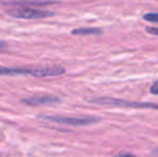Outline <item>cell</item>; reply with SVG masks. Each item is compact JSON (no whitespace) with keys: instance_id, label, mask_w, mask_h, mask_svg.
Instances as JSON below:
<instances>
[{"instance_id":"ba28073f","label":"cell","mask_w":158,"mask_h":157,"mask_svg":"<svg viewBox=\"0 0 158 157\" xmlns=\"http://www.w3.org/2000/svg\"><path fill=\"white\" fill-rule=\"evenodd\" d=\"M150 93L153 95H158V81L154 82L150 87Z\"/></svg>"},{"instance_id":"52a82bcc","label":"cell","mask_w":158,"mask_h":157,"mask_svg":"<svg viewBox=\"0 0 158 157\" xmlns=\"http://www.w3.org/2000/svg\"><path fill=\"white\" fill-rule=\"evenodd\" d=\"M144 21L148 22V23H156L158 24V12H152V13H146L142 16Z\"/></svg>"},{"instance_id":"9c48e42d","label":"cell","mask_w":158,"mask_h":157,"mask_svg":"<svg viewBox=\"0 0 158 157\" xmlns=\"http://www.w3.org/2000/svg\"><path fill=\"white\" fill-rule=\"evenodd\" d=\"M146 31L151 35H154V36H158V28L156 27H148L146 28Z\"/></svg>"},{"instance_id":"30bf717a","label":"cell","mask_w":158,"mask_h":157,"mask_svg":"<svg viewBox=\"0 0 158 157\" xmlns=\"http://www.w3.org/2000/svg\"><path fill=\"white\" fill-rule=\"evenodd\" d=\"M113 157H137V156L131 153H119V154H117V155H114Z\"/></svg>"},{"instance_id":"277c9868","label":"cell","mask_w":158,"mask_h":157,"mask_svg":"<svg viewBox=\"0 0 158 157\" xmlns=\"http://www.w3.org/2000/svg\"><path fill=\"white\" fill-rule=\"evenodd\" d=\"M42 118L54 123L64 124L70 126H86L98 122L97 118H68V116H41Z\"/></svg>"},{"instance_id":"5b68a950","label":"cell","mask_w":158,"mask_h":157,"mask_svg":"<svg viewBox=\"0 0 158 157\" xmlns=\"http://www.w3.org/2000/svg\"><path fill=\"white\" fill-rule=\"evenodd\" d=\"M22 102L27 105H54V103L60 102V98L57 96H52V95H41V96H32L28 98H24Z\"/></svg>"},{"instance_id":"8fae6325","label":"cell","mask_w":158,"mask_h":157,"mask_svg":"<svg viewBox=\"0 0 158 157\" xmlns=\"http://www.w3.org/2000/svg\"><path fill=\"white\" fill-rule=\"evenodd\" d=\"M8 48V45H6V42H2V41H0V51L4 50V48Z\"/></svg>"},{"instance_id":"6da1fadb","label":"cell","mask_w":158,"mask_h":157,"mask_svg":"<svg viewBox=\"0 0 158 157\" xmlns=\"http://www.w3.org/2000/svg\"><path fill=\"white\" fill-rule=\"evenodd\" d=\"M64 68L61 66H44L33 68L0 67V76H16V74H30L37 78L43 76H57L64 73Z\"/></svg>"},{"instance_id":"7c38bea8","label":"cell","mask_w":158,"mask_h":157,"mask_svg":"<svg viewBox=\"0 0 158 157\" xmlns=\"http://www.w3.org/2000/svg\"><path fill=\"white\" fill-rule=\"evenodd\" d=\"M156 152H157V153H158V151H156Z\"/></svg>"},{"instance_id":"8992f818","label":"cell","mask_w":158,"mask_h":157,"mask_svg":"<svg viewBox=\"0 0 158 157\" xmlns=\"http://www.w3.org/2000/svg\"><path fill=\"white\" fill-rule=\"evenodd\" d=\"M99 34H101V29L99 28H77V29L72 30V35H81V36Z\"/></svg>"},{"instance_id":"3957f363","label":"cell","mask_w":158,"mask_h":157,"mask_svg":"<svg viewBox=\"0 0 158 157\" xmlns=\"http://www.w3.org/2000/svg\"><path fill=\"white\" fill-rule=\"evenodd\" d=\"M10 16L15 17V19H44L54 15V13L51 11L39 10V9H32L27 6H19L16 8L10 9L6 11Z\"/></svg>"},{"instance_id":"7a4b0ae2","label":"cell","mask_w":158,"mask_h":157,"mask_svg":"<svg viewBox=\"0 0 158 157\" xmlns=\"http://www.w3.org/2000/svg\"><path fill=\"white\" fill-rule=\"evenodd\" d=\"M92 102L98 105H115V107H128L135 109H155L158 110V105L152 102H139V101H129L118 98H110V97H101V98L93 99Z\"/></svg>"}]
</instances>
